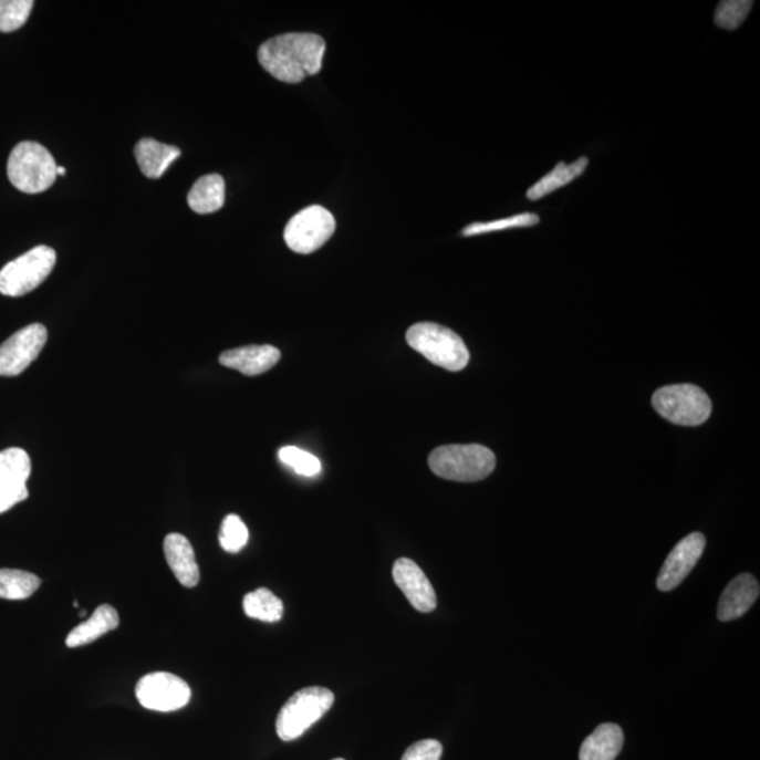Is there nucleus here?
<instances>
[{
  "instance_id": "nucleus-1",
  "label": "nucleus",
  "mask_w": 760,
  "mask_h": 760,
  "mask_svg": "<svg viewBox=\"0 0 760 760\" xmlns=\"http://www.w3.org/2000/svg\"><path fill=\"white\" fill-rule=\"evenodd\" d=\"M325 41L319 34L288 33L266 41L258 50L262 69L284 84H299L319 74L323 66Z\"/></svg>"
},
{
  "instance_id": "nucleus-2",
  "label": "nucleus",
  "mask_w": 760,
  "mask_h": 760,
  "mask_svg": "<svg viewBox=\"0 0 760 760\" xmlns=\"http://www.w3.org/2000/svg\"><path fill=\"white\" fill-rule=\"evenodd\" d=\"M428 465L437 477L454 482H479L496 468V457L489 448L479 444H455L434 449Z\"/></svg>"
},
{
  "instance_id": "nucleus-3",
  "label": "nucleus",
  "mask_w": 760,
  "mask_h": 760,
  "mask_svg": "<svg viewBox=\"0 0 760 760\" xmlns=\"http://www.w3.org/2000/svg\"><path fill=\"white\" fill-rule=\"evenodd\" d=\"M407 344L434 365L451 372L462 371L469 362V351L455 331L437 323H417L408 329Z\"/></svg>"
},
{
  "instance_id": "nucleus-4",
  "label": "nucleus",
  "mask_w": 760,
  "mask_h": 760,
  "mask_svg": "<svg viewBox=\"0 0 760 760\" xmlns=\"http://www.w3.org/2000/svg\"><path fill=\"white\" fill-rule=\"evenodd\" d=\"M56 167L59 165L49 149L39 143L23 142L10 154L8 177L20 192L41 194L54 185L59 177Z\"/></svg>"
},
{
  "instance_id": "nucleus-5",
  "label": "nucleus",
  "mask_w": 760,
  "mask_h": 760,
  "mask_svg": "<svg viewBox=\"0 0 760 760\" xmlns=\"http://www.w3.org/2000/svg\"><path fill=\"white\" fill-rule=\"evenodd\" d=\"M334 693L312 686L299 690L287 701L277 718V733L282 741H294L327 715L334 705Z\"/></svg>"
},
{
  "instance_id": "nucleus-6",
  "label": "nucleus",
  "mask_w": 760,
  "mask_h": 760,
  "mask_svg": "<svg viewBox=\"0 0 760 760\" xmlns=\"http://www.w3.org/2000/svg\"><path fill=\"white\" fill-rule=\"evenodd\" d=\"M655 410L677 426H701L711 416L710 397L695 385H671L660 387L653 397Z\"/></svg>"
},
{
  "instance_id": "nucleus-7",
  "label": "nucleus",
  "mask_w": 760,
  "mask_h": 760,
  "mask_svg": "<svg viewBox=\"0 0 760 760\" xmlns=\"http://www.w3.org/2000/svg\"><path fill=\"white\" fill-rule=\"evenodd\" d=\"M56 253L49 246L34 247L0 271V293L9 298L24 296L39 288L53 272Z\"/></svg>"
},
{
  "instance_id": "nucleus-8",
  "label": "nucleus",
  "mask_w": 760,
  "mask_h": 760,
  "mask_svg": "<svg viewBox=\"0 0 760 760\" xmlns=\"http://www.w3.org/2000/svg\"><path fill=\"white\" fill-rule=\"evenodd\" d=\"M335 219L323 206H309L293 216L284 229L287 246L298 253H312L322 248L335 231Z\"/></svg>"
},
{
  "instance_id": "nucleus-9",
  "label": "nucleus",
  "mask_w": 760,
  "mask_h": 760,
  "mask_svg": "<svg viewBox=\"0 0 760 760\" xmlns=\"http://www.w3.org/2000/svg\"><path fill=\"white\" fill-rule=\"evenodd\" d=\"M136 696L147 710L170 712L180 710L190 701V687L177 675L154 671L138 680Z\"/></svg>"
},
{
  "instance_id": "nucleus-10",
  "label": "nucleus",
  "mask_w": 760,
  "mask_h": 760,
  "mask_svg": "<svg viewBox=\"0 0 760 760\" xmlns=\"http://www.w3.org/2000/svg\"><path fill=\"white\" fill-rule=\"evenodd\" d=\"M46 339L49 333L40 323L15 331L12 337L0 345V376L13 377L23 374L39 358Z\"/></svg>"
},
{
  "instance_id": "nucleus-11",
  "label": "nucleus",
  "mask_w": 760,
  "mask_h": 760,
  "mask_svg": "<svg viewBox=\"0 0 760 760\" xmlns=\"http://www.w3.org/2000/svg\"><path fill=\"white\" fill-rule=\"evenodd\" d=\"M30 475L31 461L24 449L9 448L0 452V514L29 498Z\"/></svg>"
},
{
  "instance_id": "nucleus-12",
  "label": "nucleus",
  "mask_w": 760,
  "mask_h": 760,
  "mask_svg": "<svg viewBox=\"0 0 760 760\" xmlns=\"http://www.w3.org/2000/svg\"><path fill=\"white\" fill-rule=\"evenodd\" d=\"M705 548L706 537L701 532H693L685 537L671 550L660 569L658 581H656L659 591L670 592L679 586L700 561Z\"/></svg>"
},
{
  "instance_id": "nucleus-13",
  "label": "nucleus",
  "mask_w": 760,
  "mask_h": 760,
  "mask_svg": "<svg viewBox=\"0 0 760 760\" xmlns=\"http://www.w3.org/2000/svg\"><path fill=\"white\" fill-rule=\"evenodd\" d=\"M393 579L405 593L412 606L420 613H431L437 607V594L426 573L416 562L400 558L393 566Z\"/></svg>"
},
{
  "instance_id": "nucleus-14",
  "label": "nucleus",
  "mask_w": 760,
  "mask_h": 760,
  "mask_svg": "<svg viewBox=\"0 0 760 760\" xmlns=\"http://www.w3.org/2000/svg\"><path fill=\"white\" fill-rule=\"evenodd\" d=\"M281 361V351L272 345H248L226 351L219 362L226 368L236 369L246 376H258L271 371Z\"/></svg>"
},
{
  "instance_id": "nucleus-15",
  "label": "nucleus",
  "mask_w": 760,
  "mask_h": 760,
  "mask_svg": "<svg viewBox=\"0 0 760 760\" xmlns=\"http://www.w3.org/2000/svg\"><path fill=\"white\" fill-rule=\"evenodd\" d=\"M760 587L751 573H741L728 584L718 602L717 617L727 623L741 618L757 602Z\"/></svg>"
},
{
  "instance_id": "nucleus-16",
  "label": "nucleus",
  "mask_w": 760,
  "mask_h": 760,
  "mask_svg": "<svg viewBox=\"0 0 760 760\" xmlns=\"http://www.w3.org/2000/svg\"><path fill=\"white\" fill-rule=\"evenodd\" d=\"M165 558H167L170 571L185 587H195L200 581L198 561H196L192 544L188 538L178 532L165 537Z\"/></svg>"
},
{
  "instance_id": "nucleus-17",
  "label": "nucleus",
  "mask_w": 760,
  "mask_h": 760,
  "mask_svg": "<svg viewBox=\"0 0 760 760\" xmlns=\"http://www.w3.org/2000/svg\"><path fill=\"white\" fill-rule=\"evenodd\" d=\"M134 155L142 173L149 179H158L163 177L169 165L180 157V149L159 143L157 139L143 138L134 148Z\"/></svg>"
},
{
  "instance_id": "nucleus-18",
  "label": "nucleus",
  "mask_w": 760,
  "mask_h": 760,
  "mask_svg": "<svg viewBox=\"0 0 760 760\" xmlns=\"http://www.w3.org/2000/svg\"><path fill=\"white\" fill-rule=\"evenodd\" d=\"M624 732L617 723H602L584 739L579 758L581 760H614L622 752Z\"/></svg>"
},
{
  "instance_id": "nucleus-19",
  "label": "nucleus",
  "mask_w": 760,
  "mask_h": 760,
  "mask_svg": "<svg viewBox=\"0 0 760 760\" xmlns=\"http://www.w3.org/2000/svg\"><path fill=\"white\" fill-rule=\"evenodd\" d=\"M118 624H121V618H118L116 608L108 606V604H102L86 622L71 631L65 641L66 646L77 648V646L91 644L103 637L108 631L116 629Z\"/></svg>"
},
{
  "instance_id": "nucleus-20",
  "label": "nucleus",
  "mask_w": 760,
  "mask_h": 760,
  "mask_svg": "<svg viewBox=\"0 0 760 760\" xmlns=\"http://www.w3.org/2000/svg\"><path fill=\"white\" fill-rule=\"evenodd\" d=\"M226 201L225 179L217 174L205 175L196 180L188 195L190 209L199 215L215 214Z\"/></svg>"
},
{
  "instance_id": "nucleus-21",
  "label": "nucleus",
  "mask_w": 760,
  "mask_h": 760,
  "mask_svg": "<svg viewBox=\"0 0 760 760\" xmlns=\"http://www.w3.org/2000/svg\"><path fill=\"white\" fill-rule=\"evenodd\" d=\"M587 165L589 159L586 157L579 158L577 162L572 164H558L555 169L551 170L550 174H546L544 178L538 180L535 185H532L527 190V198L530 200L545 198L546 195L555 192V190L581 177L584 170H586Z\"/></svg>"
},
{
  "instance_id": "nucleus-22",
  "label": "nucleus",
  "mask_w": 760,
  "mask_h": 760,
  "mask_svg": "<svg viewBox=\"0 0 760 760\" xmlns=\"http://www.w3.org/2000/svg\"><path fill=\"white\" fill-rule=\"evenodd\" d=\"M242 607L248 617L263 623H277L283 615L282 600L266 587L246 594Z\"/></svg>"
},
{
  "instance_id": "nucleus-23",
  "label": "nucleus",
  "mask_w": 760,
  "mask_h": 760,
  "mask_svg": "<svg viewBox=\"0 0 760 760\" xmlns=\"http://www.w3.org/2000/svg\"><path fill=\"white\" fill-rule=\"evenodd\" d=\"M40 577L19 569H0V598L25 600L40 587Z\"/></svg>"
},
{
  "instance_id": "nucleus-24",
  "label": "nucleus",
  "mask_w": 760,
  "mask_h": 760,
  "mask_svg": "<svg viewBox=\"0 0 760 760\" xmlns=\"http://www.w3.org/2000/svg\"><path fill=\"white\" fill-rule=\"evenodd\" d=\"M33 0H0V31L12 33L29 20Z\"/></svg>"
},
{
  "instance_id": "nucleus-25",
  "label": "nucleus",
  "mask_w": 760,
  "mask_h": 760,
  "mask_svg": "<svg viewBox=\"0 0 760 760\" xmlns=\"http://www.w3.org/2000/svg\"><path fill=\"white\" fill-rule=\"evenodd\" d=\"M540 223V217L534 214H521L507 219L489 221V223H473L465 227L462 235L465 237H472L479 235H488V232L520 229V227H532Z\"/></svg>"
},
{
  "instance_id": "nucleus-26",
  "label": "nucleus",
  "mask_w": 760,
  "mask_h": 760,
  "mask_svg": "<svg viewBox=\"0 0 760 760\" xmlns=\"http://www.w3.org/2000/svg\"><path fill=\"white\" fill-rule=\"evenodd\" d=\"M248 529L244 521L237 514H229L221 524L219 541L226 552L237 553L247 545Z\"/></svg>"
},
{
  "instance_id": "nucleus-27",
  "label": "nucleus",
  "mask_w": 760,
  "mask_h": 760,
  "mask_svg": "<svg viewBox=\"0 0 760 760\" xmlns=\"http://www.w3.org/2000/svg\"><path fill=\"white\" fill-rule=\"evenodd\" d=\"M279 459L288 467L296 470L299 475H303V477L312 478L322 472V462L314 455L303 451V449L298 447H283L279 451Z\"/></svg>"
},
{
  "instance_id": "nucleus-28",
  "label": "nucleus",
  "mask_w": 760,
  "mask_h": 760,
  "mask_svg": "<svg viewBox=\"0 0 760 760\" xmlns=\"http://www.w3.org/2000/svg\"><path fill=\"white\" fill-rule=\"evenodd\" d=\"M752 7L753 2H749V0L721 2L716 10V24L726 30H737L739 25L746 22Z\"/></svg>"
},
{
  "instance_id": "nucleus-29",
  "label": "nucleus",
  "mask_w": 760,
  "mask_h": 760,
  "mask_svg": "<svg viewBox=\"0 0 760 760\" xmlns=\"http://www.w3.org/2000/svg\"><path fill=\"white\" fill-rule=\"evenodd\" d=\"M443 757V746L436 739H423L407 748L402 760H439Z\"/></svg>"
},
{
  "instance_id": "nucleus-30",
  "label": "nucleus",
  "mask_w": 760,
  "mask_h": 760,
  "mask_svg": "<svg viewBox=\"0 0 760 760\" xmlns=\"http://www.w3.org/2000/svg\"><path fill=\"white\" fill-rule=\"evenodd\" d=\"M66 174V169L64 167H56V175H61V177H64Z\"/></svg>"
},
{
  "instance_id": "nucleus-31",
  "label": "nucleus",
  "mask_w": 760,
  "mask_h": 760,
  "mask_svg": "<svg viewBox=\"0 0 760 760\" xmlns=\"http://www.w3.org/2000/svg\"><path fill=\"white\" fill-rule=\"evenodd\" d=\"M334 760H345V759H341V758H339V759H334Z\"/></svg>"
}]
</instances>
